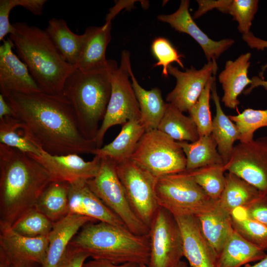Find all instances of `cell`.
<instances>
[{
  "label": "cell",
  "mask_w": 267,
  "mask_h": 267,
  "mask_svg": "<svg viewBox=\"0 0 267 267\" xmlns=\"http://www.w3.org/2000/svg\"><path fill=\"white\" fill-rule=\"evenodd\" d=\"M11 108L24 135L53 155L92 154L95 140L83 134L74 108L62 92L0 93Z\"/></svg>",
  "instance_id": "obj_1"
},
{
  "label": "cell",
  "mask_w": 267,
  "mask_h": 267,
  "mask_svg": "<svg viewBox=\"0 0 267 267\" xmlns=\"http://www.w3.org/2000/svg\"><path fill=\"white\" fill-rule=\"evenodd\" d=\"M51 181L44 167L29 154L0 143V221L12 225L36 208Z\"/></svg>",
  "instance_id": "obj_2"
},
{
  "label": "cell",
  "mask_w": 267,
  "mask_h": 267,
  "mask_svg": "<svg viewBox=\"0 0 267 267\" xmlns=\"http://www.w3.org/2000/svg\"><path fill=\"white\" fill-rule=\"evenodd\" d=\"M12 25L14 30L9 39L41 90L61 93L67 78L76 68L63 59L45 30L25 22Z\"/></svg>",
  "instance_id": "obj_3"
},
{
  "label": "cell",
  "mask_w": 267,
  "mask_h": 267,
  "mask_svg": "<svg viewBox=\"0 0 267 267\" xmlns=\"http://www.w3.org/2000/svg\"><path fill=\"white\" fill-rule=\"evenodd\" d=\"M84 225L69 245L92 259L115 264L133 263L147 266L150 256L148 234L137 235L126 227L103 222Z\"/></svg>",
  "instance_id": "obj_4"
},
{
  "label": "cell",
  "mask_w": 267,
  "mask_h": 267,
  "mask_svg": "<svg viewBox=\"0 0 267 267\" xmlns=\"http://www.w3.org/2000/svg\"><path fill=\"white\" fill-rule=\"evenodd\" d=\"M117 66L111 60L104 68L90 71L75 68L64 84L62 92L71 102L81 130L88 139L95 140L111 95V73Z\"/></svg>",
  "instance_id": "obj_5"
},
{
  "label": "cell",
  "mask_w": 267,
  "mask_h": 267,
  "mask_svg": "<svg viewBox=\"0 0 267 267\" xmlns=\"http://www.w3.org/2000/svg\"><path fill=\"white\" fill-rule=\"evenodd\" d=\"M155 193L159 207L174 217L198 215L216 206L211 198L185 171L156 179Z\"/></svg>",
  "instance_id": "obj_6"
},
{
  "label": "cell",
  "mask_w": 267,
  "mask_h": 267,
  "mask_svg": "<svg viewBox=\"0 0 267 267\" xmlns=\"http://www.w3.org/2000/svg\"><path fill=\"white\" fill-rule=\"evenodd\" d=\"M131 159L156 178L186 170V157L178 141L157 129L145 131Z\"/></svg>",
  "instance_id": "obj_7"
},
{
  "label": "cell",
  "mask_w": 267,
  "mask_h": 267,
  "mask_svg": "<svg viewBox=\"0 0 267 267\" xmlns=\"http://www.w3.org/2000/svg\"><path fill=\"white\" fill-rule=\"evenodd\" d=\"M131 68L130 52L124 50L119 66L115 68L111 73V95L95 138L97 148L102 147L104 135L111 127L123 125L130 120H140L138 103L129 80Z\"/></svg>",
  "instance_id": "obj_8"
},
{
  "label": "cell",
  "mask_w": 267,
  "mask_h": 267,
  "mask_svg": "<svg viewBox=\"0 0 267 267\" xmlns=\"http://www.w3.org/2000/svg\"><path fill=\"white\" fill-rule=\"evenodd\" d=\"M96 175L86 181L91 191L96 195L133 233L147 235L149 227L136 216L127 197L117 174L116 163L108 157H101Z\"/></svg>",
  "instance_id": "obj_9"
},
{
  "label": "cell",
  "mask_w": 267,
  "mask_h": 267,
  "mask_svg": "<svg viewBox=\"0 0 267 267\" xmlns=\"http://www.w3.org/2000/svg\"><path fill=\"white\" fill-rule=\"evenodd\" d=\"M116 170L134 212L149 227L159 207L155 193L157 178L131 159L116 164Z\"/></svg>",
  "instance_id": "obj_10"
},
{
  "label": "cell",
  "mask_w": 267,
  "mask_h": 267,
  "mask_svg": "<svg viewBox=\"0 0 267 267\" xmlns=\"http://www.w3.org/2000/svg\"><path fill=\"white\" fill-rule=\"evenodd\" d=\"M148 267H174L183 257L182 239L174 216L159 207L149 227Z\"/></svg>",
  "instance_id": "obj_11"
},
{
  "label": "cell",
  "mask_w": 267,
  "mask_h": 267,
  "mask_svg": "<svg viewBox=\"0 0 267 267\" xmlns=\"http://www.w3.org/2000/svg\"><path fill=\"white\" fill-rule=\"evenodd\" d=\"M224 168L267 194V136L235 145Z\"/></svg>",
  "instance_id": "obj_12"
},
{
  "label": "cell",
  "mask_w": 267,
  "mask_h": 267,
  "mask_svg": "<svg viewBox=\"0 0 267 267\" xmlns=\"http://www.w3.org/2000/svg\"><path fill=\"white\" fill-rule=\"evenodd\" d=\"M218 70L217 62L208 61L200 69L193 66L181 71L171 64L168 67L169 74L176 79L174 89L167 95L166 100L180 111L189 112L195 104L212 75Z\"/></svg>",
  "instance_id": "obj_13"
},
{
  "label": "cell",
  "mask_w": 267,
  "mask_h": 267,
  "mask_svg": "<svg viewBox=\"0 0 267 267\" xmlns=\"http://www.w3.org/2000/svg\"><path fill=\"white\" fill-rule=\"evenodd\" d=\"M46 170L52 181L69 183L93 178L99 169L101 157L94 155L92 160L85 161L78 154L53 155L44 150L39 156L28 154Z\"/></svg>",
  "instance_id": "obj_14"
},
{
  "label": "cell",
  "mask_w": 267,
  "mask_h": 267,
  "mask_svg": "<svg viewBox=\"0 0 267 267\" xmlns=\"http://www.w3.org/2000/svg\"><path fill=\"white\" fill-rule=\"evenodd\" d=\"M47 236L28 237L16 232L11 225L0 221V250L11 266L43 263L48 249Z\"/></svg>",
  "instance_id": "obj_15"
},
{
  "label": "cell",
  "mask_w": 267,
  "mask_h": 267,
  "mask_svg": "<svg viewBox=\"0 0 267 267\" xmlns=\"http://www.w3.org/2000/svg\"><path fill=\"white\" fill-rule=\"evenodd\" d=\"M189 3L188 0H182L177 11L170 14H160L157 19L170 24L179 32L189 35L201 47L208 62H216L235 41L231 39L216 41L210 38L194 21L189 11Z\"/></svg>",
  "instance_id": "obj_16"
},
{
  "label": "cell",
  "mask_w": 267,
  "mask_h": 267,
  "mask_svg": "<svg viewBox=\"0 0 267 267\" xmlns=\"http://www.w3.org/2000/svg\"><path fill=\"white\" fill-rule=\"evenodd\" d=\"M0 46V93H31L41 91L26 65L13 51L14 46L8 38Z\"/></svg>",
  "instance_id": "obj_17"
},
{
  "label": "cell",
  "mask_w": 267,
  "mask_h": 267,
  "mask_svg": "<svg viewBox=\"0 0 267 267\" xmlns=\"http://www.w3.org/2000/svg\"><path fill=\"white\" fill-rule=\"evenodd\" d=\"M182 239L183 253L191 267H216L217 255L204 237L196 217H174Z\"/></svg>",
  "instance_id": "obj_18"
},
{
  "label": "cell",
  "mask_w": 267,
  "mask_h": 267,
  "mask_svg": "<svg viewBox=\"0 0 267 267\" xmlns=\"http://www.w3.org/2000/svg\"><path fill=\"white\" fill-rule=\"evenodd\" d=\"M69 213L126 227L118 217L91 191L86 181L79 180L69 183Z\"/></svg>",
  "instance_id": "obj_19"
},
{
  "label": "cell",
  "mask_w": 267,
  "mask_h": 267,
  "mask_svg": "<svg viewBox=\"0 0 267 267\" xmlns=\"http://www.w3.org/2000/svg\"><path fill=\"white\" fill-rule=\"evenodd\" d=\"M95 221L92 218L69 213L53 223L48 235V245L45 259L41 267H57L63 259L69 244L86 224Z\"/></svg>",
  "instance_id": "obj_20"
},
{
  "label": "cell",
  "mask_w": 267,
  "mask_h": 267,
  "mask_svg": "<svg viewBox=\"0 0 267 267\" xmlns=\"http://www.w3.org/2000/svg\"><path fill=\"white\" fill-rule=\"evenodd\" d=\"M111 22L100 27L87 28L83 35L82 47L76 68L90 71L107 67L111 60L106 58V50L111 40Z\"/></svg>",
  "instance_id": "obj_21"
},
{
  "label": "cell",
  "mask_w": 267,
  "mask_h": 267,
  "mask_svg": "<svg viewBox=\"0 0 267 267\" xmlns=\"http://www.w3.org/2000/svg\"><path fill=\"white\" fill-rule=\"evenodd\" d=\"M251 57V53L247 52L235 60L226 61L224 69L219 75V81L223 90L222 102L227 108L234 109L239 105L238 96L252 83L248 77Z\"/></svg>",
  "instance_id": "obj_22"
},
{
  "label": "cell",
  "mask_w": 267,
  "mask_h": 267,
  "mask_svg": "<svg viewBox=\"0 0 267 267\" xmlns=\"http://www.w3.org/2000/svg\"><path fill=\"white\" fill-rule=\"evenodd\" d=\"M196 218L204 237L218 256L234 230L231 215L217 203L213 208Z\"/></svg>",
  "instance_id": "obj_23"
},
{
  "label": "cell",
  "mask_w": 267,
  "mask_h": 267,
  "mask_svg": "<svg viewBox=\"0 0 267 267\" xmlns=\"http://www.w3.org/2000/svg\"><path fill=\"white\" fill-rule=\"evenodd\" d=\"M145 131L140 120L128 121L122 125L120 132L112 142L96 149L93 155L109 157L116 164L131 159Z\"/></svg>",
  "instance_id": "obj_24"
},
{
  "label": "cell",
  "mask_w": 267,
  "mask_h": 267,
  "mask_svg": "<svg viewBox=\"0 0 267 267\" xmlns=\"http://www.w3.org/2000/svg\"><path fill=\"white\" fill-rule=\"evenodd\" d=\"M211 97L216 107V115L212 120L211 134L217 144V149L224 165L229 161L234 142L239 140L238 131L235 124L222 109L218 94L216 79L211 88Z\"/></svg>",
  "instance_id": "obj_25"
},
{
  "label": "cell",
  "mask_w": 267,
  "mask_h": 267,
  "mask_svg": "<svg viewBox=\"0 0 267 267\" xmlns=\"http://www.w3.org/2000/svg\"><path fill=\"white\" fill-rule=\"evenodd\" d=\"M267 255L234 229L217 257L216 267H241L252 262L260 261Z\"/></svg>",
  "instance_id": "obj_26"
},
{
  "label": "cell",
  "mask_w": 267,
  "mask_h": 267,
  "mask_svg": "<svg viewBox=\"0 0 267 267\" xmlns=\"http://www.w3.org/2000/svg\"><path fill=\"white\" fill-rule=\"evenodd\" d=\"M265 194L237 176L227 172L224 187L217 203L231 215L234 210L247 207Z\"/></svg>",
  "instance_id": "obj_27"
},
{
  "label": "cell",
  "mask_w": 267,
  "mask_h": 267,
  "mask_svg": "<svg viewBox=\"0 0 267 267\" xmlns=\"http://www.w3.org/2000/svg\"><path fill=\"white\" fill-rule=\"evenodd\" d=\"M132 85L140 111V122L145 131L157 130L164 115L166 103L158 88L146 90L138 83L132 68L130 70Z\"/></svg>",
  "instance_id": "obj_28"
},
{
  "label": "cell",
  "mask_w": 267,
  "mask_h": 267,
  "mask_svg": "<svg viewBox=\"0 0 267 267\" xmlns=\"http://www.w3.org/2000/svg\"><path fill=\"white\" fill-rule=\"evenodd\" d=\"M45 31L63 59L75 67L82 50L83 35L74 33L64 19L55 18L48 21Z\"/></svg>",
  "instance_id": "obj_29"
},
{
  "label": "cell",
  "mask_w": 267,
  "mask_h": 267,
  "mask_svg": "<svg viewBox=\"0 0 267 267\" xmlns=\"http://www.w3.org/2000/svg\"><path fill=\"white\" fill-rule=\"evenodd\" d=\"M177 141L193 142L200 137L195 123L172 104L167 103L158 129Z\"/></svg>",
  "instance_id": "obj_30"
},
{
  "label": "cell",
  "mask_w": 267,
  "mask_h": 267,
  "mask_svg": "<svg viewBox=\"0 0 267 267\" xmlns=\"http://www.w3.org/2000/svg\"><path fill=\"white\" fill-rule=\"evenodd\" d=\"M186 159L185 171L216 164H224L212 134L200 136L193 142L178 141Z\"/></svg>",
  "instance_id": "obj_31"
},
{
  "label": "cell",
  "mask_w": 267,
  "mask_h": 267,
  "mask_svg": "<svg viewBox=\"0 0 267 267\" xmlns=\"http://www.w3.org/2000/svg\"><path fill=\"white\" fill-rule=\"evenodd\" d=\"M69 183L51 181L40 197L36 208L53 223L69 213Z\"/></svg>",
  "instance_id": "obj_32"
},
{
  "label": "cell",
  "mask_w": 267,
  "mask_h": 267,
  "mask_svg": "<svg viewBox=\"0 0 267 267\" xmlns=\"http://www.w3.org/2000/svg\"><path fill=\"white\" fill-rule=\"evenodd\" d=\"M0 143L37 156L40 155L43 150L24 135L13 116L0 118Z\"/></svg>",
  "instance_id": "obj_33"
},
{
  "label": "cell",
  "mask_w": 267,
  "mask_h": 267,
  "mask_svg": "<svg viewBox=\"0 0 267 267\" xmlns=\"http://www.w3.org/2000/svg\"><path fill=\"white\" fill-rule=\"evenodd\" d=\"M186 171L211 198L218 200L225 183L224 164L212 165Z\"/></svg>",
  "instance_id": "obj_34"
},
{
  "label": "cell",
  "mask_w": 267,
  "mask_h": 267,
  "mask_svg": "<svg viewBox=\"0 0 267 267\" xmlns=\"http://www.w3.org/2000/svg\"><path fill=\"white\" fill-rule=\"evenodd\" d=\"M228 117L237 127L241 143L252 141L256 130L267 127V109L258 110L248 108L237 115Z\"/></svg>",
  "instance_id": "obj_35"
},
{
  "label": "cell",
  "mask_w": 267,
  "mask_h": 267,
  "mask_svg": "<svg viewBox=\"0 0 267 267\" xmlns=\"http://www.w3.org/2000/svg\"><path fill=\"white\" fill-rule=\"evenodd\" d=\"M53 223L43 213L34 208L18 219L12 225L20 234L32 238L47 236Z\"/></svg>",
  "instance_id": "obj_36"
},
{
  "label": "cell",
  "mask_w": 267,
  "mask_h": 267,
  "mask_svg": "<svg viewBox=\"0 0 267 267\" xmlns=\"http://www.w3.org/2000/svg\"><path fill=\"white\" fill-rule=\"evenodd\" d=\"M213 75L207 82L198 100L189 111V116L197 127L200 137L211 134L212 120L210 98L212 84L216 79Z\"/></svg>",
  "instance_id": "obj_37"
},
{
  "label": "cell",
  "mask_w": 267,
  "mask_h": 267,
  "mask_svg": "<svg viewBox=\"0 0 267 267\" xmlns=\"http://www.w3.org/2000/svg\"><path fill=\"white\" fill-rule=\"evenodd\" d=\"M231 216L233 227L239 234L263 250H267V225L242 215L232 213Z\"/></svg>",
  "instance_id": "obj_38"
},
{
  "label": "cell",
  "mask_w": 267,
  "mask_h": 267,
  "mask_svg": "<svg viewBox=\"0 0 267 267\" xmlns=\"http://www.w3.org/2000/svg\"><path fill=\"white\" fill-rule=\"evenodd\" d=\"M20 6L33 14H38L42 7L40 0H0V41H3L8 34H12L14 28L9 19L10 11L15 7Z\"/></svg>",
  "instance_id": "obj_39"
},
{
  "label": "cell",
  "mask_w": 267,
  "mask_h": 267,
  "mask_svg": "<svg viewBox=\"0 0 267 267\" xmlns=\"http://www.w3.org/2000/svg\"><path fill=\"white\" fill-rule=\"evenodd\" d=\"M151 51L157 60V62L153 65V67L162 66V75L164 77H168V67L172 63L176 62L182 68H184L181 60L184 56L179 54L167 39L163 37L155 38L151 44Z\"/></svg>",
  "instance_id": "obj_40"
},
{
  "label": "cell",
  "mask_w": 267,
  "mask_h": 267,
  "mask_svg": "<svg viewBox=\"0 0 267 267\" xmlns=\"http://www.w3.org/2000/svg\"><path fill=\"white\" fill-rule=\"evenodd\" d=\"M258 4V0H231L228 14L237 22V29L242 35L250 32Z\"/></svg>",
  "instance_id": "obj_41"
},
{
  "label": "cell",
  "mask_w": 267,
  "mask_h": 267,
  "mask_svg": "<svg viewBox=\"0 0 267 267\" xmlns=\"http://www.w3.org/2000/svg\"><path fill=\"white\" fill-rule=\"evenodd\" d=\"M247 218L267 225V194H265L245 208L239 209Z\"/></svg>",
  "instance_id": "obj_42"
},
{
  "label": "cell",
  "mask_w": 267,
  "mask_h": 267,
  "mask_svg": "<svg viewBox=\"0 0 267 267\" xmlns=\"http://www.w3.org/2000/svg\"><path fill=\"white\" fill-rule=\"evenodd\" d=\"M231 0H198L199 7L198 9L194 12L192 18L194 19L199 18L205 14L208 11L216 8L223 13H228V9Z\"/></svg>",
  "instance_id": "obj_43"
},
{
  "label": "cell",
  "mask_w": 267,
  "mask_h": 267,
  "mask_svg": "<svg viewBox=\"0 0 267 267\" xmlns=\"http://www.w3.org/2000/svg\"><path fill=\"white\" fill-rule=\"evenodd\" d=\"M89 258L86 253L69 245L63 259L57 267H83Z\"/></svg>",
  "instance_id": "obj_44"
},
{
  "label": "cell",
  "mask_w": 267,
  "mask_h": 267,
  "mask_svg": "<svg viewBox=\"0 0 267 267\" xmlns=\"http://www.w3.org/2000/svg\"><path fill=\"white\" fill-rule=\"evenodd\" d=\"M242 39L251 48L258 50H264L267 48V41L256 37L251 31L242 35ZM267 68V64L263 66L260 73V77L263 79H264L263 74Z\"/></svg>",
  "instance_id": "obj_45"
},
{
  "label": "cell",
  "mask_w": 267,
  "mask_h": 267,
  "mask_svg": "<svg viewBox=\"0 0 267 267\" xmlns=\"http://www.w3.org/2000/svg\"><path fill=\"white\" fill-rule=\"evenodd\" d=\"M83 267H140V265L133 263L115 264L106 260L92 259L85 262Z\"/></svg>",
  "instance_id": "obj_46"
},
{
  "label": "cell",
  "mask_w": 267,
  "mask_h": 267,
  "mask_svg": "<svg viewBox=\"0 0 267 267\" xmlns=\"http://www.w3.org/2000/svg\"><path fill=\"white\" fill-rule=\"evenodd\" d=\"M251 80L252 83L250 84V87L243 91L244 94L246 95L249 94L254 89L258 87H262L266 90H267V81L258 76L252 77Z\"/></svg>",
  "instance_id": "obj_47"
},
{
  "label": "cell",
  "mask_w": 267,
  "mask_h": 267,
  "mask_svg": "<svg viewBox=\"0 0 267 267\" xmlns=\"http://www.w3.org/2000/svg\"><path fill=\"white\" fill-rule=\"evenodd\" d=\"M10 116H13L12 110L4 96L0 94V118Z\"/></svg>",
  "instance_id": "obj_48"
},
{
  "label": "cell",
  "mask_w": 267,
  "mask_h": 267,
  "mask_svg": "<svg viewBox=\"0 0 267 267\" xmlns=\"http://www.w3.org/2000/svg\"><path fill=\"white\" fill-rule=\"evenodd\" d=\"M11 264L4 253L0 250V267H11Z\"/></svg>",
  "instance_id": "obj_49"
},
{
  "label": "cell",
  "mask_w": 267,
  "mask_h": 267,
  "mask_svg": "<svg viewBox=\"0 0 267 267\" xmlns=\"http://www.w3.org/2000/svg\"><path fill=\"white\" fill-rule=\"evenodd\" d=\"M243 267H267V255L257 263L253 265L247 264Z\"/></svg>",
  "instance_id": "obj_50"
},
{
  "label": "cell",
  "mask_w": 267,
  "mask_h": 267,
  "mask_svg": "<svg viewBox=\"0 0 267 267\" xmlns=\"http://www.w3.org/2000/svg\"><path fill=\"white\" fill-rule=\"evenodd\" d=\"M140 267H148L146 265H141ZM174 267H191L189 265L184 261L181 260L176 266Z\"/></svg>",
  "instance_id": "obj_51"
},
{
  "label": "cell",
  "mask_w": 267,
  "mask_h": 267,
  "mask_svg": "<svg viewBox=\"0 0 267 267\" xmlns=\"http://www.w3.org/2000/svg\"><path fill=\"white\" fill-rule=\"evenodd\" d=\"M11 267H41V265L37 264H26L12 266Z\"/></svg>",
  "instance_id": "obj_52"
}]
</instances>
